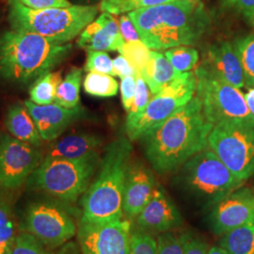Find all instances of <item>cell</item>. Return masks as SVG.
<instances>
[{
  "instance_id": "obj_24",
  "label": "cell",
  "mask_w": 254,
  "mask_h": 254,
  "mask_svg": "<svg viewBox=\"0 0 254 254\" xmlns=\"http://www.w3.org/2000/svg\"><path fill=\"white\" fill-rule=\"evenodd\" d=\"M83 70L73 67L58 87L55 103L66 109H73L79 104Z\"/></svg>"
},
{
  "instance_id": "obj_41",
  "label": "cell",
  "mask_w": 254,
  "mask_h": 254,
  "mask_svg": "<svg viewBox=\"0 0 254 254\" xmlns=\"http://www.w3.org/2000/svg\"><path fill=\"white\" fill-rule=\"evenodd\" d=\"M224 3L252 22L254 17V0H224Z\"/></svg>"
},
{
  "instance_id": "obj_37",
  "label": "cell",
  "mask_w": 254,
  "mask_h": 254,
  "mask_svg": "<svg viewBox=\"0 0 254 254\" xmlns=\"http://www.w3.org/2000/svg\"><path fill=\"white\" fill-rule=\"evenodd\" d=\"M121 93H122L123 107L128 112L133 105L135 93H136V77L135 76L129 75L122 78Z\"/></svg>"
},
{
  "instance_id": "obj_36",
  "label": "cell",
  "mask_w": 254,
  "mask_h": 254,
  "mask_svg": "<svg viewBox=\"0 0 254 254\" xmlns=\"http://www.w3.org/2000/svg\"><path fill=\"white\" fill-rule=\"evenodd\" d=\"M136 93L133 105L128 111L127 117H133L143 111L149 101L151 100V91L147 86L145 81L141 77L140 73L136 72Z\"/></svg>"
},
{
  "instance_id": "obj_48",
  "label": "cell",
  "mask_w": 254,
  "mask_h": 254,
  "mask_svg": "<svg viewBox=\"0 0 254 254\" xmlns=\"http://www.w3.org/2000/svg\"><path fill=\"white\" fill-rule=\"evenodd\" d=\"M8 1H9V2H10V1H12V0H8Z\"/></svg>"
},
{
  "instance_id": "obj_43",
  "label": "cell",
  "mask_w": 254,
  "mask_h": 254,
  "mask_svg": "<svg viewBox=\"0 0 254 254\" xmlns=\"http://www.w3.org/2000/svg\"><path fill=\"white\" fill-rule=\"evenodd\" d=\"M58 254H79V250L73 242H67L58 248Z\"/></svg>"
},
{
  "instance_id": "obj_18",
  "label": "cell",
  "mask_w": 254,
  "mask_h": 254,
  "mask_svg": "<svg viewBox=\"0 0 254 254\" xmlns=\"http://www.w3.org/2000/svg\"><path fill=\"white\" fill-rule=\"evenodd\" d=\"M138 228L146 233H167L180 227L181 213L161 186L157 185L153 198L136 218Z\"/></svg>"
},
{
  "instance_id": "obj_23",
  "label": "cell",
  "mask_w": 254,
  "mask_h": 254,
  "mask_svg": "<svg viewBox=\"0 0 254 254\" xmlns=\"http://www.w3.org/2000/svg\"><path fill=\"white\" fill-rule=\"evenodd\" d=\"M219 246L229 254H254V222L221 236Z\"/></svg>"
},
{
  "instance_id": "obj_45",
  "label": "cell",
  "mask_w": 254,
  "mask_h": 254,
  "mask_svg": "<svg viewBox=\"0 0 254 254\" xmlns=\"http://www.w3.org/2000/svg\"><path fill=\"white\" fill-rule=\"evenodd\" d=\"M207 254H229L227 252L221 248L220 246H212L209 247L208 253Z\"/></svg>"
},
{
  "instance_id": "obj_16",
  "label": "cell",
  "mask_w": 254,
  "mask_h": 254,
  "mask_svg": "<svg viewBox=\"0 0 254 254\" xmlns=\"http://www.w3.org/2000/svg\"><path fill=\"white\" fill-rule=\"evenodd\" d=\"M24 103L44 141L51 142L59 138L73 123L88 117L87 110L81 105L66 109L57 103L47 106H39L30 100Z\"/></svg>"
},
{
  "instance_id": "obj_17",
  "label": "cell",
  "mask_w": 254,
  "mask_h": 254,
  "mask_svg": "<svg viewBox=\"0 0 254 254\" xmlns=\"http://www.w3.org/2000/svg\"><path fill=\"white\" fill-rule=\"evenodd\" d=\"M158 183L154 173L138 159H131L124 191L125 217L136 218L153 198Z\"/></svg>"
},
{
  "instance_id": "obj_32",
  "label": "cell",
  "mask_w": 254,
  "mask_h": 254,
  "mask_svg": "<svg viewBox=\"0 0 254 254\" xmlns=\"http://www.w3.org/2000/svg\"><path fill=\"white\" fill-rule=\"evenodd\" d=\"M10 254H58V250L51 252L34 236L19 232Z\"/></svg>"
},
{
  "instance_id": "obj_38",
  "label": "cell",
  "mask_w": 254,
  "mask_h": 254,
  "mask_svg": "<svg viewBox=\"0 0 254 254\" xmlns=\"http://www.w3.org/2000/svg\"><path fill=\"white\" fill-rule=\"evenodd\" d=\"M185 254H207L209 246L203 239L190 233H184Z\"/></svg>"
},
{
  "instance_id": "obj_12",
  "label": "cell",
  "mask_w": 254,
  "mask_h": 254,
  "mask_svg": "<svg viewBox=\"0 0 254 254\" xmlns=\"http://www.w3.org/2000/svg\"><path fill=\"white\" fill-rule=\"evenodd\" d=\"M38 147L14 136L0 134V189L14 190L27 183L30 175L44 161Z\"/></svg>"
},
{
  "instance_id": "obj_46",
  "label": "cell",
  "mask_w": 254,
  "mask_h": 254,
  "mask_svg": "<svg viewBox=\"0 0 254 254\" xmlns=\"http://www.w3.org/2000/svg\"><path fill=\"white\" fill-rule=\"evenodd\" d=\"M10 251L8 249V247L3 242L1 236H0V254H10Z\"/></svg>"
},
{
  "instance_id": "obj_44",
  "label": "cell",
  "mask_w": 254,
  "mask_h": 254,
  "mask_svg": "<svg viewBox=\"0 0 254 254\" xmlns=\"http://www.w3.org/2000/svg\"><path fill=\"white\" fill-rule=\"evenodd\" d=\"M246 102L249 107L250 111L254 116V88H252L250 91L245 94Z\"/></svg>"
},
{
  "instance_id": "obj_49",
  "label": "cell",
  "mask_w": 254,
  "mask_h": 254,
  "mask_svg": "<svg viewBox=\"0 0 254 254\" xmlns=\"http://www.w3.org/2000/svg\"><path fill=\"white\" fill-rule=\"evenodd\" d=\"M199 1H200V0H199Z\"/></svg>"
},
{
  "instance_id": "obj_20",
  "label": "cell",
  "mask_w": 254,
  "mask_h": 254,
  "mask_svg": "<svg viewBox=\"0 0 254 254\" xmlns=\"http://www.w3.org/2000/svg\"><path fill=\"white\" fill-rule=\"evenodd\" d=\"M103 137L91 133H79L55 139L48 148L45 157L62 159H79L99 152L103 145Z\"/></svg>"
},
{
  "instance_id": "obj_33",
  "label": "cell",
  "mask_w": 254,
  "mask_h": 254,
  "mask_svg": "<svg viewBox=\"0 0 254 254\" xmlns=\"http://www.w3.org/2000/svg\"><path fill=\"white\" fill-rule=\"evenodd\" d=\"M85 72H96L117 76L113 66V61L106 51H87V59L84 66Z\"/></svg>"
},
{
  "instance_id": "obj_35",
  "label": "cell",
  "mask_w": 254,
  "mask_h": 254,
  "mask_svg": "<svg viewBox=\"0 0 254 254\" xmlns=\"http://www.w3.org/2000/svg\"><path fill=\"white\" fill-rule=\"evenodd\" d=\"M157 254H185L184 234L167 232L159 234L157 238Z\"/></svg>"
},
{
  "instance_id": "obj_10",
  "label": "cell",
  "mask_w": 254,
  "mask_h": 254,
  "mask_svg": "<svg viewBox=\"0 0 254 254\" xmlns=\"http://www.w3.org/2000/svg\"><path fill=\"white\" fill-rule=\"evenodd\" d=\"M197 78L192 72L182 73L159 92L153 95L139 114L127 117L126 134L131 140H138L150 129L161 124L178 109L185 106L196 93Z\"/></svg>"
},
{
  "instance_id": "obj_11",
  "label": "cell",
  "mask_w": 254,
  "mask_h": 254,
  "mask_svg": "<svg viewBox=\"0 0 254 254\" xmlns=\"http://www.w3.org/2000/svg\"><path fill=\"white\" fill-rule=\"evenodd\" d=\"M196 95L203 114L213 126L231 120H254L245 99V94L236 87L195 71Z\"/></svg>"
},
{
  "instance_id": "obj_19",
  "label": "cell",
  "mask_w": 254,
  "mask_h": 254,
  "mask_svg": "<svg viewBox=\"0 0 254 254\" xmlns=\"http://www.w3.org/2000/svg\"><path fill=\"white\" fill-rule=\"evenodd\" d=\"M125 45L118 21L106 11L93 20L77 40V46L87 51H119Z\"/></svg>"
},
{
  "instance_id": "obj_5",
  "label": "cell",
  "mask_w": 254,
  "mask_h": 254,
  "mask_svg": "<svg viewBox=\"0 0 254 254\" xmlns=\"http://www.w3.org/2000/svg\"><path fill=\"white\" fill-rule=\"evenodd\" d=\"M11 29L35 33L58 43L68 44L97 17L98 5H72L67 8L29 9L18 0L9 2Z\"/></svg>"
},
{
  "instance_id": "obj_22",
  "label": "cell",
  "mask_w": 254,
  "mask_h": 254,
  "mask_svg": "<svg viewBox=\"0 0 254 254\" xmlns=\"http://www.w3.org/2000/svg\"><path fill=\"white\" fill-rule=\"evenodd\" d=\"M139 73L153 95L182 74L173 67L165 55L155 51H151L148 64Z\"/></svg>"
},
{
  "instance_id": "obj_27",
  "label": "cell",
  "mask_w": 254,
  "mask_h": 254,
  "mask_svg": "<svg viewBox=\"0 0 254 254\" xmlns=\"http://www.w3.org/2000/svg\"><path fill=\"white\" fill-rule=\"evenodd\" d=\"M234 46L243 68L245 86L254 88V33L237 39Z\"/></svg>"
},
{
  "instance_id": "obj_29",
  "label": "cell",
  "mask_w": 254,
  "mask_h": 254,
  "mask_svg": "<svg viewBox=\"0 0 254 254\" xmlns=\"http://www.w3.org/2000/svg\"><path fill=\"white\" fill-rule=\"evenodd\" d=\"M164 55L180 73L190 72L199 61V52L192 46H177L169 49Z\"/></svg>"
},
{
  "instance_id": "obj_4",
  "label": "cell",
  "mask_w": 254,
  "mask_h": 254,
  "mask_svg": "<svg viewBox=\"0 0 254 254\" xmlns=\"http://www.w3.org/2000/svg\"><path fill=\"white\" fill-rule=\"evenodd\" d=\"M132 141L120 136L106 146L93 181L82 197L81 220L103 223L126 218L123 210Z\"/></svg>"
},
{
  "instance_id": "obj_3",
  "label": "cell",
  "mask_w": 254,
  "mask_h": 254,
  "mask_svg": "<svg viewBox=\"0 0 254 254\" xmlns=\"http://www.w3.org/2000/svg\"><path fill=\"white\" fill-rule=\"evenodd\" d=\"M73 45L35 33L9 29L0 33V82L26 89L69 57Z\"/></svg>"
},
{
  "instance_id": "obj_9",
  "label": "cell",
  "mask_w": 254,
  "mask_h": 254,
  "mask_svg": "<svg viewBox=\"0 0 254 254\" xmlns=\"http://www.w3.org/2000/svg\"><path fill=\"white\" fill-rule=\"evenodd\" d=\"M208 147L245 183L254 175V120H231L214 126Z\"/></svg>"
},
{
  "instance_id": "obj_31",
  "label": "cell",
  "mask_w": 254,
  "mask_h": 254,
  "mask_svg": "<svg viewBox=\"0 0 254 254\" xmlns=\"http://www.w3.org/2000/svg\"><path fill=\"white\" fill-rule=\"evenodd\" d=\"M119 52L127 58V61L132 64L138 73L143 70L151 56V50L141 41L126 43Z\"/></svg>"
},
{
  "instance_id": "obj_28",
  "label": "cell",
  "mask_w": 254,
  "mask_h": 254,
  "mask_svg": "<svg viewBox=\"0 0 254 254\" xmlns=\"http://www.w3.org/2000/svg\"><path fill=\"white\" fill-rule=\"evenodd\" d=\"M176 0H102L99 8L112 15H122L136 9H145Z\"/></svg>"
},
{
  "instance_id": "obj_30",
  "label": "cell",
  "mask_w": 254,
  "mask_h": 254,
  "mask_svg": "<svg viewBox=\"0 0 254 254\" xmlns=\"http://www.w3.org/2000/svg\"><path fill=\"white\" fill-rule=\"evenodd\" d=\"M18 222L7 200L0 196V236L11 252L17 236Z\"/></svg>"
},
{
  "instance_id": "obj_7",
  "label": "cell",
  "mask_w": 254,
  "mask_h": 254,
  "mask_svg": "<svg viewBox=\"0 0 254 254\" xmlns=\"http://www.w3.org/2000/svg\"><path fill=\"white\" fill-rule=\"evenodd\" d=\"M100 160V152L73 160L45 157L27 187L67 203L75 202L90 187Z\"/></svg>"
},
{
  "instance_id": "obj_21",
  "label": "cell",
  "mask_w": 254,
  "mask_h": 254,
  "mask_svg": "<svg viewBox=\"0 0 254 254\" xmlns=\"http://www.w3.org/2000/svg\"><path fill=\"white\" fill-rule=\"evenodd\" d=\"M4 125L9 135L19 140L35 147L43 144L44 139L25 103L17 102L9 106L5 114Z\"/></svg>"
},
{
  "instance_id": "obj_15",
  "label": "cell",
  "mask_w": 254,
  "mask_h": 254,
  "mask_svg": "<svg viewBox=\"0 0 254 254\" xmlns=\"http://www.w3.org/2000/svg\"><path fill=\"white\" fill-rule=\"evenodd\" d=\"M237 89L245 86L243 68L234 44L217 42L202 51L200 64L196 70Z\"/></svg>"
},
{
  "instance_id": "obj_25",
  "label": "cell",
  "mask_w": 254,
  "mask_h": 254,
  "mask_svg": "<svg viewBox=\"0 0 254 254\" xmlns=\"http://www.w3.org/2000/svg\"><path fill=\"white\" fill-rule=\"evenodd\" d=\"M63 81L61 72H50L40 77L30 87L29 100L39 106L55 103L57 90Z\"/></svg>"
},
{
  "instance_id": "obj_42",
  "label": "cell",
  "mask_w": 254,
  "mask_h": 254,
  "mask_svg": "<svg viewBox=\"0 0 254 254\" xmlns=\"http://www.w3.org/2000/svg\"><path fill=\"white\" fill-rule=\"evenodd\" d=\"M113 66L116 72V75L121 78H124L129 75H133V76L136 75V69L123 55H119L118 57H116L113 60Z\"/></svg>"
},
{
  "instance_id": "obj_2",
  "label": "cell",
  "mask_w": 254,
  "mask_h": 254,
  "mask_svg": "<svg viewBox=\"0 0 254 254\" xmlns=\"http://www.w3.org/2000/svg\"><path fill=\"white\" fill-rule=\"evenodd\" d=\"M149 49L196 46L208 32L211 18L199 0H176L127 13Z\"/></svg>"
},
{
  "instance_id": "obj_47",
  "label": "cell",
  "mask_w": 254,
  "mask_h": 254,
  "mask_svg": "<svg viewBox=\"0 0 254 254\" xmlns=\"http://www.w3.org/2000/svg\"><path fill=\"white\" fill-rule=\"evenodd\" d=\"M252 24H253V26L254 27V17L253 18V20H252Z\"/></svg>"
},
{
  "instance_id": "obj_6",
  "label": "cell",
  "mask_w": 254,
  "mask_h": 254,
  "mask_svg": "<svg viewBox=\"0 0 254 254\" xmlns=\"http://www.w3.org/2000/svg\"><path fill=\"white\" fill-rule=\"evenodd\" d=\"M175 183L197 206L210 210L244 185L207 147L176 171Z\"/></svg>"
},
{
  "instance_id": "obj_8",
  "label": "cell",
  "mask_w": 254,
  "mask_h": 254,
  "mask_svg": "<svg viewBox=\"0 0 254 254\" xmlns=\"http://www.w3.org/2000/svg\"><path fill=\"white\" fill-rule=\"evenodd\" d=\"M28 200L17 219L19 232L34 236L46 248L58 249L77 234L67 202L46 194Z\"/></svg>"
},
{
  "instance_id": "obj_34",
  "label": "cell",
  "mask_w": 254,
  "mask_h": 254,
  "mask_svg": "<svg viewBox=\"0 0 254 254\" xmlns=\"http://www.w3.org/2000/svg\"><path fill=\"white\" fill-rule=\"evenodd\" d=\"M128 254H157L156 239L141 230L132 232Z\"/></svg>"
},
{
  "instance_id": "obj_39",
  "label": "cell",
  "mask_w": 254,
  "mask_h": 254,
  "mask_svg": "<svg viewBox=\"0 0 254 254\" xmlns=\"http://www.w3.org/2000/svg\"><path fill=\"white\" fill-rule=\"evenodd\" d=\"M29 9H45L51 8H67L72 6L69 0H18Z\"/></svg>"
},
{
  "instance_id": "obj_40",
  "label": "cell",
  "mask_w": 254,
  "mask_h": 254,
  "mask_svg": "<svg viewBox=\"0 0 254 254\" xmlns=\"http://www.w3.org/2000/svg\"><path fill=\"white\" fill-rule=\"evenodd\" d=\"M119 27L122 36L124 37L126 43H132L140 41L138 32L136 30L135 25L131 21L128 14H122L119 20Z\"/></svg>"
},
{
  "instance_id": "obj_13",
  "label": "cell",
  "mask_w": 254,
  "mask_h": 254,
  "mask_svg": "<svg viewBox=\"0 0 254 254\" xmlns=\"http://www.w3.org/2000/svg\"><path fill=\"white\" fill-rule=\"evenodd\" d=\"M132 224L129 218L93 223L81 220L77 241L81 254H128Z\"/></svg>"
},
{
  "instance_id": "obj_1",
  "label": "cell",
  "mask_w": 254,
  "mask_h": 254,
  "mask_svg": "<svg viewBox=\"0 0 254 254\" xmlns=\"http://www.w3.org/2000/svg\"><path fill=\"white\" fill-rule=\"evenodd\" d=\"M214 126L205 118L196 95L138 141L146 160L159 174L176 172L192 156L208 147Z\"/></svg>"
},
{
  "instance_id": "obj_14",
  "label": "cell",
  "mask_w": 254,
  "mask_h": 254,
  "mask_svg": "<svg viewBox=\"0 0 254 254\" xmlns=\"http://www.w3.org/2000/svg\"><path fill=\"white\" fill-rule=\"evenodd\" d=\"M254 222V191L240 187L209 210L211 232L221 236L236 228Z\"/></svg>"
},
{
  "instance_id": "obj_26",
  "label": "cell",
  "mask_w": 254,
  "mask_h": 254,
  "mask_svg": "<svg viewBox=\"0 0 254 254\" xmlns=\"http://www.w3.org/2000/svg\"><path fill=\"white\" fill-rule=\"evenodd\" d=\"M83 86L88 94L95 97H112L118 93V82L112 75L106 73H88Z\"/></svg>"
}]
</instances>
